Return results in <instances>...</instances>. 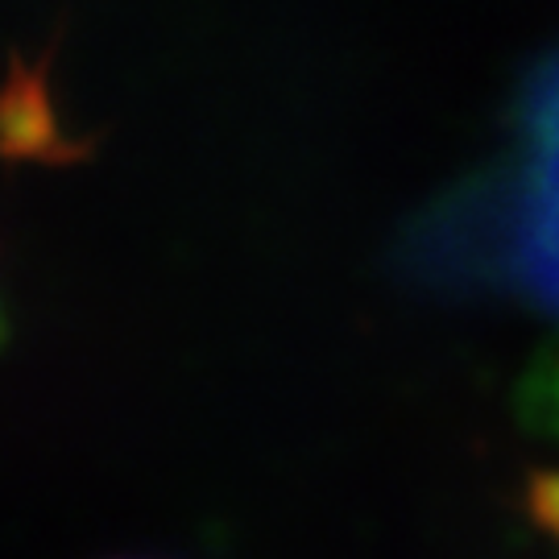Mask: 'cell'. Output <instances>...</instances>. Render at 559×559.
<instances>
[]
</instances>
